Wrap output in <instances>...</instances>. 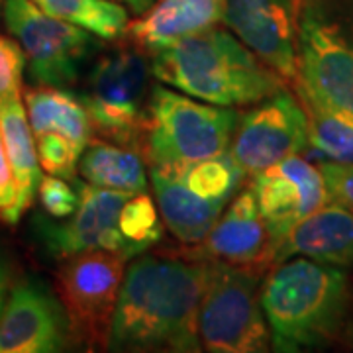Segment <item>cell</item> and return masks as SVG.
<instances>
[{"mask_svg": "<svg viewBox=\"0 0 353 353\" xmlns=\"http://www.w3.org/2000/svg\"><path fill=\"white\" fill-rule=\"evenodd\" d=\"M301 104L308 120V145L326 161L353 163V118L304 99Z\"/></svg>", "mask_w": 353, "mask_h": 353, "instance_id": "cell-23", "label": "cell"}, {"mask_svg": "<svg viewBox=\"0 0 353 353\" xmlns=\"http://www.w3.org/2000/svg\"><path fill=\"white\" fill-rule=\"evenodd\" d=\"M261 308L277 352H301L332 340L347 310V275L334 265L290 257L261 283Z\"/></svg>", "mask_w": 353, "mask_h": 353, "instance_id": "cell-3", "label": "cell"}, {"mask_svg": "<svg viewBox=\"0 0 353 353\" xmlns=\"http://www.w3.org/2000/svg\"><path fill=\"white\" fill-rule=\"evenodd\" d=\"M153 194L165 226L183 243H201L222 216L228 202L202 199L190 190L175 167L150 165Z\"/></svg>", "mask_w": 353, "mask_h": 353, "instance_id": "cell-18", "label": "cell"}, {"mask_svg": "<svg viewBox=\"0 0 353 353\" xmlns=\"http://www.w3.org/2000/svg\"><path fill=\"white\" fill-rule=\"evenodd\" d=\"M24 67L26 55L20 43L0 34V99L20 94Z\"/></svg>", "mask_w": 353, "mask_h": 353, "instance_id": "cell-28", "label": "cell"}, {"mask_svg": "<svg viewBox=\"0 0 353 353\" xmlns=\"http://www.w3.org/2000/svg\"><path fill=\"white\" fill-rule=\"evenodd\" d=\"M28 122L38 134H57L85 152L92 138V122L81 99L57 87H38L26 90Z\"/></svg>", "mask_w": 353, "mask_h": 353, "instance_id": "cell-19", "label": "cell"}, {"mask_svg": "<svg viewBox=\"0 0 353 353\" xmlns=\"http://www.w3.org/2000/svg\"><path fill=\"white\" fill-rule=\"evenodd\" d=\"M10 292V267L0 257V312L6 303V296Z\"/></svg>", "mask_w": 353, "mask_h": 353, "instance_id": "cell-30", "label": "cell"}, {"mask_svg": "<svg viewBox=\"0 0 353 353\" xmlns=\"http://www.w3.org/2000/svg\"><path fill=\"white\" fill-rule=\"evenodd\" d=\"M301 14L303 0H226L222 22L263 63L294 81Z\"/></svg>", "mask_w": 353, "mask_h": 353, "instance_id": "cell-12", "label": "cell"}, {"mask_svg": "<svg viewBox=\"0 0 353 353\" xmlns=\"http://www.w3.org/2000/svg\"><path fill=\"white\" fill-rule=\"evenodd\" d=\"M152 75L179 92L224 108L257 104L285 88L277 71L216 26L155 51Z\"/></svg>", "mask_w": 353, "mask_h": 353, "instance_id": "cell-2", "label": "cell"}, {"mask_svg": "<svg viewBox=\"0 0 353 353\" xmlns=\"http://www.w3.org/2000/svg\"><path fill=\"white\" fill-rule=\"evenodd\" d=\"M38 196L41 206L51 218L65 220L75 212L79 202V189H73L67 179L55 175H41L38 185Z\"/></svg>", "mask_w": 353, "mask_h": 353, "instance_id": "cell-27", "label": "cell"}, {"mask_svg": "<svg viewBox=\"0 0 353 353\" xmlns=\"http://www.w3.org/2000/svg\"><path fill=\"white\" fill-rule=\"evenodd\" d=\"M61 301L36 281L10 289L0 312V353H53L67 340Z\"/></svg>", "mask_w": 353, "mask_h": 353, "instance_id": "cell-14", "label": "cell"}, {"mask_svg": "<svg viewBox=\"0 0 353 353\" xmlns=\"http://www.w3.org/2000/svg\"><path fill=\"white\" fill-rule=\"evenodd\" d=\"M169 167H175L176 173L190 190L210 201H230L232 194L241 187L245 176V171L236 163L230 152L194 163L169 165Z\"/></svg>", "mask_w": 353, "mask_h": 353, "instance_id": "cell-24", "label": "cell"}, {"mask_svg": "<svg viewBox=\"0 0 353 353\" xmlns=\"http://www.w3.org/2000/svg\"><path fill=\"white\" fill-rule=\"evenodd\" d=\"M306 148V112L301 101L283 88L238 118L230 155L245 173L257 175L287 157L301 155Z\"/></svg>", "mask_w": 353, "mask_h": 353, "instance_id": "cell-10", "label": "cell"}, {"mask_svg": "<svg viewBox=\"0 0 353 353\" xmlns=\"http://www.w3.org/2000/svg\"><path fill=\"white\" fill-rule=\"evenodd\" d=\"M4 24L24 51L32 81L39 87H69L97 46L79 26L50 16L32 0H4Z\"/></svg>", "mask_w": 353, "mask_h": 353, "instance_id": "cell-7", "label": "cell"}, {"mask_svg": "<svg viewBox=\"0 0 353 353\" xmlns=\"http://www.w3.org/2000/svg\"><path fill=\"white\" fill-rule=\"evenodd\" d=\"M150 75L152 67L134 50L112 51L99 59L81 97L92 128L128 148L138 143L148 118Z\"/></svg>", "mask_w": 353, "mask_h": 353, "instance_id": "cell-6", "label": "cell"}, {"mask_svg": "<svg viewBox=\"0 0 353 353\" xmlns=\"http://www.w3.org/2000/svg\"><path fill=\"white\" fill-rule=\"evenodd\" d=\"M126 263L120 253L83 252L67 257L57 273L59 301L69 328L90 345L108 343Z\"/></svg>", "mask_w": 353, "mask_h": 353, "instance_id": "cell-8", "label": "cell"}, {"mask_svg": "<svg viewBox=\"0 0 353 353\" xmlns=\"http://www.w3.org/2000/svg\"><path fill=\"white\" fill-rule=\"evenodd\" d=\"M238 118L232 108L155 87L141 136L148 163L185 165L228 153Z\"/></svg>", "mask_w": 353, "mask_h": 353, "instance_id": "cell-4", "label": "cell"}, {"mask_svg": "<svg viewBox=\"0 0 353 353\" xmlns=\"http://www.w3.org/2000/svg\"><path fill=\"white\" fill-rule=\"evenodd\" d=\"M271 234L259 212L252 189L240 194L224 208L208 236L201 241L199 257L255 269L271 265Z\"/></svg>", "mask_w": 353, "mask_h": 353, "instance_id": "cell-15", "label": "cell"}, {"mask_svg": "<svg viewBox=\"0 0 353 353\" xmlns=\"http://www.w3.org/2000/svg\"><path fill=\"white\" fill-rule=\"evenodd\" d=\"M250 189L271 234L273 245L296 222L328 202L326 181L320 167H314L301 155L287 157L253 175Z\"/></svg>", "mask_w": 353, "mask_h": 353, "instance_id": "cell-13", "label": "cell"}, {"mask_svg": "<svg viewBox=\"0 0 353 353\" xmlns=\"http://www.w3.org/2000/svg\"><path fill=\"white\" fill-rule=\"evenodd\" d=\"M0 130L18 187V210L20 214H24L26 208L38 194L41 167L36 150V138L28 122L26 106L20 101V94L0 99Z\"/></svg>", "mask_w": 353, "mask_h": 353, "instance_id": "cell-20", "label": "cell"}, {"mask_svg": "<svg viewBox=\"0 0 353 353\" xmlns=\"http://www.w3.org/2000/svg\"><path fill=\"white\" fill-rule=\"evenodd\" d=\"M39 10L71 22L92 36L114 39L128 28V10L112 0H32Z\"/></svg>", "mask_w": 353, "mask_h": 353, "instance_id": "cell-22", "label": "cell"}, {"mask_svg": "<svg viewBox=\"0 0 353 353\" xmlns=\"http://www.w3.org/2000/svg\"><path fill=\"white\" fill-rule=\"evenodd\" d=\"M199 336L202 350L212 353L269 350L271 334L261 308V283L253 269L208 259Z\"/></svg>", "mask_w": 353, "mask_h": 353, "instance_id": "cell-5", "label": "cell"}, {"mask_svg": "<svg viewBox=\"0 0 353 353\" xmlns=\"http://www.w3.org/2000/svg\"><path fill=\"white\" fill-rule=\"evenodd\" d=\"M77 189L79 202L75 212L65 218V224H55L46 218H39L38 236L46 250L57 259L102 250L120 253L130 261L132 253L118 228V216L130 194L85 183H79Z\"/></svg>", "mask_w": 353, "mask_h": 353, "instance_id": "cell-11", "label": "cell"}, {"mask_svg": "<svg viewBox=\"0 0 353 353\" xmlns=\"http://www.w3.org/2000/svg\"><path fill=\"white\" fill-rule=\"evenodd\" d=\"M208 259L136 255L124 271L114 308L108 350L112 352H199V310Z\"/></svg>", "mask_w": 353, "mask_h": 353, "instance_id": "cell-1", "label": "cell"}, {"mask_svg": "<svg viewBox=\"0 0 353 353\" xmlns=\"http://www.w3.org/2000/svg\"><path fill=\"white\" fill-rule=\"evenodd\" d=\"M290 257H308L334 267L353 265V210L326 202L303 218L273 245L271 265Z\"/></svg>", "mask_w": 353, "mask_h": 353, "instance_id": "cell-16", "label": "cell"}, {"mask_svg": "<svg viewBox=\"0 0 353 353\" xmlns=\"http://www.w3.org/2000/svg\"><path fill=\"white\" fill-rule=\"evenodd\" d=\"M20 218L22 214L18 210V187H16L12 165L8 159L2 130H0V220L14 226L18 224Z\"/></svg>", "mask_w": 353, "mask_h": 353, "instance_id": "cell-29", "label": "cell"}, {"mask_svg": "<svg viewBox=\"0 0 353 353\" xmlns=\"http://www.w3.org/2000/svg\"><path fill=\"white\" fill-rule=\"evenodd\" d=\"M34 138H36L39 167L48 175L61 176V179L75 176L79 159L83 155L77 145L57 134H38Z\"/></svg>", "mask_w": 353, "mask_h": 353, "instance_id": "cell-26", "label": "cell"}, {"mask_svg": "<svg viewBox=\"0 0 353 353\" xmlns=\"http://www.w3.org/2000/svg\"><path fill=\"white\" fill-rule=\"evenodd\" d=\"M118 228L128 243V250L132 257H136L145 250H150L153 243L161 240V220L155 202L145 192L130 194L124 202L120 216H118Z\"/></svg>", "mask_w": 353, "mask_h": 353, "instance_id": "cell-25", "label": "cell"}, {"mask_svg": "<svg viewBox=\"0 0 353 353\" xmlns=\"http://www.w3.org/2000/svg\"><path fill=\"white\" fill-rule=\"evenodd\" d=\"M294 81L301 99L353 118V48L314 8L301 14Z\"/></svg>", "mask_w": 353, "mask_h": 353, "instance_id": "cell-9", "label": "cell"}, {"mask_svg": "<svg viewBox=\"0 0 353 353\" xmlns=\"http://www.w3.org/2000/svg\"><path fill=\"white\" fill-rule=\"evenodd\" d=\"M226 0H155L126 32L143 50H163L224 20Z\"/></svg>", "mask_w": 353, "mask_h": 353, "instance_id": "cell-17", "label": "cell"}, {"mask_svg": "<svg viewBox=\"0 0 353 353\" xmlns=\"http://www.w3.org/2000/svg\"><path fill=\"white\" fill-rule=\"evenodd\" d=\"M112 2H118V4H122V6H128L132 12L143 14L150 6H152L155 0H112Z\"/></svg>", "mask_w": 353, "mask_h": 353, "instance_id": "cell-31", "label": "cell"}, {"mask_svg": "<svg viewBox=\"0 0 353 353\" xmlns=\"http://www.w3.org/2000/svg\"><path fill=\"white\" fill-rule=\"evenodd\" d=\"M79 173L88 185L118 192H145L148 169L141 155L132 148L90 141L79 159Z\"/></svg>", "mask_w": 353, "mask_h": 353, "instance_id": "cell-21", "label": "cell"}]
</instances>
